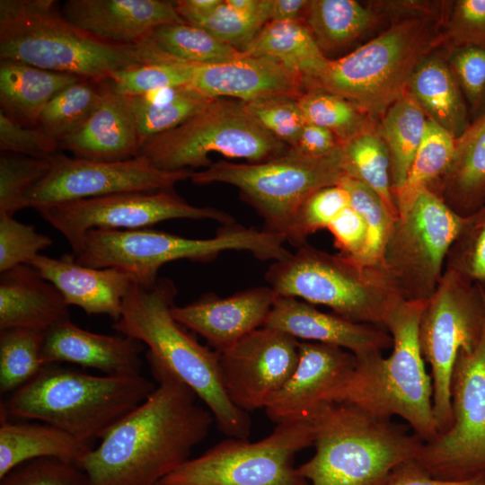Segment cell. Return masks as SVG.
<instances>
[{
	"instance_id": "15",
	"label": "cell",
	"mask_w": 485,
	"mask_h": 485,
	"mask_svg": "<svg viewBox=\"0 0 485 485\" xmlns=\"http://www.w3.org/2000/svg\"><path fill=\"white\" fill-rule=\"evenodd\" d=\"M450 395V428L424 442L414 460L436 479L463 481L485 472V328L477 348L457 356Z\"/></svg>"
},
{
	"instance_id": "11",
	"label": "cell",
	"mask_w": 485,
	"mask_h": 485,
	"mask_svg": "<svg viewBox=\"0 0 485 485\" xmlns=\"http://www.w3.org/2000/svg\"><path fill=\"white\" fill-rule=\"evenodd\" d=\"M288 148L251 116L243 101L216 98L186 122L147 140L139 155L160 170L174 172L208 167L211 153L260 163Z\"/></svg>"
},
{
	"instance_id": "38",
	"label": "cell",
	"mask_w": 485,
	"mask_h": 485,
	"mask_svg": "<svg viewBox=\"0 0 485 485\" xmlns=\"http://www.w3.org/2000/svg\"><path fill=\"white\" fill-rule=\"evenodd\" d=\"M148 40L165 55L194 65L223 63L242 54L206 30L186 22L161 25Z\"/></svg>"
},
{
	"instance_id": "6",
	"label": "cell",
	"mask_w": 485,
	"mask_h": 485,
	"mask_svg": "<svg viewBox=\"0 0 485 485\" xmlns=\"http://www.w3.org/2000/svg\"><path fill=\"white\" fill-rule=\"evenodd\" d=\"M154 388L141 375H95L52 364L1 402L0 412L55 426L89 443L101 439Z\"/></svg>"
},
{
	"instance_id": "20",
	"label": "cell",
	"mask_w": 485,
	"mask_h": 485,
	"mask_svg": "<svg viewBox=\"0 0 485 485\" xmlns=\"http://www.w3.org/2000/svg\"><path fill=\"white\" fill-rule=\"evenodd\" d=\"M277 294L269 286L240 291L227 297L206 294L182 306L172 305V317L222 351L264 326Z\"/></svg>"
},
{
	"instance_id": "57",
	"label": "cell",
	"mask_w": 485,
	"mask_h": 485,
	"mask_svg": "<svg viewBox=\"0 0 485 485\" xmlns=\"http://www.w3.org/2000/svg\"><path fill=\"white\" fill-rule=\"evenodd\" d=\"M308 4L307 0H271L269 22H304Z\"/></svg>"
},
{
	"instance_id": "24",
	"label": "cell",
	"mask_w": 485,
	"mask_h": 485,
	"mask_svg": "<svg viewBox=\"0 0 485 485\" xmlns=\"http://www.w3.org/2000/svg\"><path fill=\"white\" fill-rule=\"evenodd\" d=\"M141 342L124 335H107L84 330L70 319L46 333L41 359L44 366L71 363L93 368L105 375H140Z\"/></svg>"
},
{
	"instance_id": "28",
	"label": "cell",
	"mask_w": 485,
	"mask_h": 485,
	"mask_svg": "<svg viewBox=\"0 0 485 485\" xmlns=\"http://www.w3.org/2000/svg\"><path fill=\"white\" fill-rule=\"evenodd\" d=\"M93 447L43 422H14L0 412V478L36 459H56L79 467Z\"/></svg>"
},
{
	"instance_id": "1",
	"label": "cell",
	"mask_w": 485,
	"mask_h": 485,
	"mask_svg": "<svg viewBox=\"0 0 485 485\" xmlns=\"http://www.w3.org/2000/svg\"><path fill=\"white\" fill-rule=\"evenodd\" d=\"M147 362L157 385L81 461L90 485H158L208 434L214 417L195 392L160 364Z\"/></svg>"
},
{
	"instance_id": "4",
	"label": "cell",
	"mask_w": 485,
	"mask_h": 485,
	"mask_svg": "<svg viewBox=\"0 0 485 485\" xmlns=\"http://www.w3.org/2000/svg\"><path fill=\"white\" fill-rule=\"evenodd\" d=\"M427 301L403 300L392 311L384 324L392 339L390 356L376 351L355 357L354 369L326 402L350 403L384 419L400 417L425 443L438 436L432 377L419 337Z\"/></svg>"
},
{
	"instance_id": "54",
	"label": "cell",
	"mask_w": 485,
	"mask_h": 485,
	"mask_svg": "<svg viewBox=\"0 0 485 485\" xmlns=\"http://www.w3.org/2000/svg\"><path fill=\"white\" fill-rule=\"evenodd\" d=\"M341 254L357 257L366 241V227L361 216L350 205L327 228Z\"/></svg>"
},
{
	"instance_id": "53",
	"label": "cell",
	"mask_w": 485,
	"mask_h": 485,
	"mask_svg": "<svg viewBox=\"0 0 485 485\" xmlns=\"http://www.w3.org/2000/svg\"><path fill=\"white\" fill-rule=\"evenodd\" d=\"M448 64L471 110L477 111L485 103V49H454Z\"/></svg>"
},
{
	"instance_id": "2",
	"label": "cell",
	"mask_w": 485,
	"mask_h": 485,
	"mask_svg": "<svg viewBox=\"0 0 485 485\" xmlns=\"http://www.w3.org/2000/svg\"><path fill=\"white\" fill-rule=\"evenodd\" d=\"M102 82L118 71L173 58L147 39L136 45L102 41L68 21L54 0L0 1V60Z\"/></svg>"
},
{
	"instance_id": "58",
	"label": "cell",
	"mask_w": 485,
	"mask_h": 485,
	"mask_svg": "<svg viewBox=\"0 0 485 485\" xmlns=\"http://www.w3.org/2000/svg\"><path fill=\"white\" fill-rule=\"evenodd\" d=\"M223 0H178L174 1L180 16L186 22L193 17L207 15L216 9Z\"/></svg>"
},
{
	"instance_id": "35",
	"label": "cell",
	"mask_w": 485,
	"mask_h": 485,
	"mask_svg": "<svg viewBox=\"0 0 485 485\" xmlns=\"http://www.w3.org/2000/svg\"><path fill=\"white\" fill-rule=\"evenodd\" d=\"M375 18L371 9L354 0H311L304 22L323 52L350 44Z\"/></svg>"
},
{
	"instance_id": "46",
	"label": "cell",
	"mask_w": 485,
	"mask_h": 485,
	"mask_svg": "<svg viewBox=\"0 0 485 485\" xmlns=\"http://www.w3.org/2000/svg\"><path fill=\"white\" fill-rule=\"evenodd\" d=\"M445 269L485 287V205L469 216L448 251Z\"/></svg>"
},
{
	"instance_id": "50",
	"label": "cell",
	"mask_w": 485,
	"mask_h": 485,
	"mask_svg": "<svg viewBox=\"0 0 485 485\" xmlns=\"http://www.w3.org/2000/svg\"><path fill=\"white\" fill-rule=\"evenodd\" d=\"M0 485H90L76 465L56 459L24 463L0 478Z\"/></svg>"
},
{
	"instance_id": "19",
	"label": "cell",
	"mask_w": 485,
	"mask_h": 485,
	"mask_svg": "<svg viewBox=\"0 0 485 485\" xmlns=\"http://www.w3.org/2000/svg\"><path fill=\"white\" fill-rule=\"evenodd\" d=\"M295 369L265 408L275 423L304 418L326 402L331 393L348 377L356 357L343 348L299 340Z\"/></svg>"
},
{
	"instance_id": "3",
	"label": "cell",
	"mask_w": 485,
	"mask_h": 485,
	"mask_svg": "<svg viewBox=\"0 0 485 485\" xmlns=\"http://www.w3.org/2000/svg\"><path fill=\"white\" fill-rule=\"evenodd\" d=\"M176 295L177 288L168 278H160L151 287L134 282L112 328L145 344L146 359L160 364L190 388L227 437L248 438L251 426L249 413L237 408L226 395L218 352L199 344L172 317Z\"/></svg>"
},
{
	"instance_id": "55",
	"label": "cell",
	"mask_w": 485,
	"mask_h": 485,
	"mask_svg": "<svg viewBox=\"0 0 485 485\" xmlns=\"http://www.w3.org/2000/svg\"><path fill=\"white\" fill-rule=\"evenodd\" d=\"M387 485H485V472L463 481H442L432 477L413 459L397 466Z\"/></svg>"
},
{
	"instance_id": "25",
	"label": "cell",
	"mask_w": 485,
	"mask_h": 485,
	"mask_svg": "<svg viewBox=\"0 0 485 485\" xmlns=\"http://www.w3.org/2000/svg\"><path fill=\"white\" fill-rule=\"evenodd\" d=\"M29 265L53 284L68 306L81 308L87 315L120 317L124 297L135 278L113 268H93L75 260L74 254L51 258L36 256Z\"/></svg>"
},
{
	"instance_id": "17",
	"label": "cell",
	"mask_w": 485,
	"mask_h": 485,
	"mask_svg": "<svg viewBox=\"0 0 485 485\" xmlns=\"http://www.w3.org/2000/svg\"><path fill=\"white\" fill-rule=\"evenodd\" d=\"M49 160L48 172L27 196V207L36 209L88 198L170 189L190 179L194 172L190 169L163 171L143 155L119 162H98L57 153Z\"/></svg>"
},
{
	"instance_id": "30",
	"label": "cell",
	"mask_w": 485,
	"mask_h": 485,
	"mask_svg": "<svg viewBox=\"0 0 485 485\" xmlns=\"http://www.w3.org/2000/svg\"><path fill=\"white\" fill-rule=\"evenodd\" d=\"M82 79L16 60H0L1 111L25 127L36 128L49 101Z\"/></svg>"
},
{
	"instance_id": "51",
	"label": "cell",
	"mask_w": 485,
	"mask_h": 485,
	"mask_svg": "<svg viewBox=\"0 0 485 485\" xmlns=\"http://www.w3.org/2000/svg\"><path fill=\"white\" fill-rule=\"evenodd\" d=\"M445 40L454 49H485V0H458L447 20Z\"/></svg>"
},
{
	"instance_id": "5",
	"label": "cell",
	"mask_w": 485,
	"mask_h": 485,
	"mask_svg": "<svg viewBox=\"0 0 485 485\" xmlns=\"http://www.w3.org/2000/svg\"><path fill=\"white\" fill-rule=\"evenodd\" d=\"M304 418L313 427L315 453L297 469L309 485H387L394 469L424 445L406 423L347 402L321 403Z\"/></svg>"
},
{
	"instance_id": "32",
	"label": "cell",
	"mask_w": 485,
	"mask_h": 485,
	"mask_svg": "<svg viewBox=\"0 0 485 485\" xmlns=\"http://www.w3.org/2000/svg\"><path fill=\"white\" fill-rule=\"evenodd\" d=\"M241 51L278 60L301 75L306 85L328 61L303 21L269 22Z\"/></svg>"
},
{
	"instance_id": "29",
	"label": "cell",
	"mask_w": 485,
	"mask_h": 485,
	"mask_svg": "<svg viewBox=\"0 0 485 485\" xmlns=\"http://www.w3.org/2000/svg\"><path fill=\"white\" fill-rule=\"evenodd\" d=\"M430 190L462 216L485 205V112L456 139L448 171Z\"/></svg>"
},
{
	"instance_id": "12",
	"label": "cell",
	"mask_w": 485,
	"mask_h": 485,
	"mask_svg": "<svg viewBox=\"0 0 485 485\" xmlns=\"http://www.w3.org/2000/svg\"><path fill=\"white\" fill-rule=\"evenodd\" d=\"M313 440L309 419L286 420L255 442L228 437L217 443L190 458L158 485H309L295 458Z\"/></svg>"
},
{
	"instance_id": "37",
	"label": "cell",
	"mask_w": 485,
	"mask_h": 485,
	"mask_svg": "<svg viewBox=\"0 0 485 485\" xmlns=\"http://www.w3.org/2000/svg\"><path fill=\"white\" fill-rule=\"evenodd\" d=\"M346 175L372 189L384 201L392 217L398 219L391 177L388 149L377 132L371 128L340 145Z\"/></svg>"
},
{
	"instance_id": "39",
	"label": "cell",
	"mask_w": 485,
	"mask_h": 485,
	"mask_svg": "<svg viewBox=\"0 0 485 485\" xmlns=\"http://www.w3.org/2000/svg\"><path fill=\"white\" fill-rule=\"evenodd\" d=\"M103 81L82 79L58 93L41 111L36 128L58 143L77 130L103 99Z\"/></svg>"
},
{
	"instance_id": "14",
	"label": "cell",
	"mask_w": 485,
	"mask_h": 485,
	"mask_svg": "<svg viewBox=\"0 0 485 485\" xmlns=\"http://www.w3.org/2000/svg\"><path fill=\"white\" fill-rule=\"evenodd\" d=\"M469 216L423 190L394 222L381 264L406 301L428 300L445 271L448 251Z\"/></svg>"
},
{
	"instance_id": "13",
	"label": "cell",
	"mask_w": 485,
	"mask_h": 485,
	"mask_svg": "<svg viewBox=\"0 0 485 485\" xmlns=\"http://www.w3.org/2000/svg\"><path fill=\"white\" fill-rule=\"evenodd\" d=\"M485 328V287L445 269L422 312L419 337L421 352L430 366L433 409L438 433L453 421L450 384L461 350H474ZM438 434V435H439Z\"/></svg>"
},
{
	"instance_id": "40",
	"label": "cell",
	"mask_w": 485,
	"mask_h": 485,
	"mask_svg": "<svg viewBox=\"0 0 485 485\" xmlns=\"http://www.w3.org/2000/svg\"><path fill=\"white\" fill-rule=\"evenodd\" d=\"M298 103L305 123L329 129L340 145L371 128V116L348 99L322 88H307Z\"/></svg>"
},
{
	"instance_id": "34",
	"label": "cell",
	"mask_w": 485,
	"mask_h": 485,
	"mask_svg": "<svg viewBox=\"0 0 485 485\" xmlns=\"http://www.w3.org/2000/svg\"><path fill=\"white\" fill-rule=\"evenodd\" d=\"M383 115L377 133L388 149L395 194L407 179L423 139L428 118L408 93L396 101Z\"/></svg>"
},
{
	"instance_id": "22",
	"label": "cell",
	"mask_w": 485,
	"mask_h": 485,
	"mask_svg": "<svg viewBox=\"0 0 485 485\" xmlns=\"http://www.w3.org/2000/svg\"><path fill=\"white\" fill-rule=\"evenodd\" d=\"M263 327L301 341L338 347L356 357L392 347V336L382 327L323 313L313 304L291 296L277 295Z\"/></svg>"
},
{
	"instance_id": "9",
	"label": "cell",
	"mask_w": 485,
	"mask_h": 485,
	"mask_svg": "<svg viewBox=\"0 0 485 485\" xmlns=\"http://www.w3.org/2000/svg\"><path fill=\"white\" fill-rule=\"evenodd\" d=\"M278 235L231 224L208 239H191L151 228L92 229L72 252L83 265L113 268L131 275L137 283L151 287L162 266L179 260L207 262L227 251H244L262 260H279L288 251Z\"/></svg>"
},
{
	"instance_id": "27",
	"label": "cell",
	"mask_w": 485,
	"mask_h": 485,
	"mask_svg": "<svg viewBox=\"0 0 485 485\" xmlns=\"http://www.w3.org/2000/svg\"><path fill=\"white\" fill-rule=\"evenodd\" d=\"M0 273V331L25 328L47 332L70 319L61 293L32 266L22 264Z\"/></svg>"
},
{
	"instance_id": "10",
	"label": "cell",
	"mask_w": 485,
	"mask_h": 485,
	"mask_svg": "<svg viewBox=\"0 0 485 485\" xmlns=\"http://www.w3.org/2000/svg\"><path fill=\"white\" fill-rule=\"evenodd\" d=\"M340 148L325 156L304 155L293 148L260 163L218 161L194 172L197 185L225 183L238 189L242 199L263 220V230L287 237L302 204L320 189L345 177Z\"/></svg>"
},
{
	"instance_id": "56",
	"label": "cell",
	"mask_w": 485,
	"mask_h": 485,
	"mask_svg": "<svg viewBox=\"0 0 485 485\" xmlns=\"http://www.w3.org/2000/svg\"><path fill=\"white\" fill-rule=\"evenodd\" d=\"M290 148L304 155L321 157L338 151L340 144L329 129L305 123L295 146Z\"/></svg>"
},
{
	"instance_id": "45",
	"label": "cell",
	"mask_w": 485,
	"mask_h": 485,
	"mask_svg": "<svg viewBox=\"0 0 485 485\" xmlns=\"http://www.w3.org/2000/svg\"><path fill=\"white\" fill-rule=\"evenodd\" d=\"M348 206V195L340 184L318 190L299 207L287 242L296 247L305 244L311 234L327 229Z\"/></svg>"
},
{
	"instance_id": "41",
	"label": "cell",
	"mask_w": 485,
	"mask_h": 485,
	"mask_svg": "<svg viewBox=\"0 0 485 485\" xmlns=\"http://www.w3.org/2000/svg\"><path fill=\"white\" fill-rule=\"evenodd\" d=\"M46 331L15 328L0 331V392H15L45 366L41 351Z\"/></svg>"
},
{
	"instance_id": "52",
	"label": "cell",
	"mask_w": 485,
	"mask_h": 485,
	"mask_svg": "<svg viewBox=\"0 0 485 485\" xmlns=\"http://www.w3.org/2000/svg\"><path fill=\"white\" fill-rule=\"evenodd\" d=\"M59 143L38 128L25 127L0 110V150L35 158L49 159Z\"/></svg>"
},
{
	"instance_id": "18",
	"label": "cell",
	"mask_w": 485,
	"mask_h": 485,
	"mask_svg": "<svg viewBox=\"0 0 485 485\" xmlns=\"http://www.w3.org/2000/svg\"><path fill=\"white\" fill-rule=\"evenodd\" d=\"M299 340L261 327L217 351L222 384L229 400L249 412L264 409L294 373Z\"/></svg>"
},
{
	"instance_id": "36",
	"label": "cell",
	"mask_w": 485,
	"mask_h": 485,
	"mask_svg": "<svg viewBox=\"0 0 485 485\" xmlns=\"http://www.w3.org/2000/svg\"><path fill=\"white\" fill-rule=\"evenodd\" d=\"M456 139L432 120L410 165L407 179L394 196L399 217L411 207L417 197L431 190L448 171L455 153Z\"/></svg>"
},
{
	"instance_id": "21",
	"label": "cell",
	"mask_w": 485,
	"mask_h": 485,
	"mask_svg": "<svg viewBox=\"0 0 485 485\" xmlns=\"http://www.w3.org/2000/svg\"><path fill=\"white\" fill-rule=\"evenodd\" d=\"M209 98L251 101L273 96H301L305 79L278 60L266 56L242 54L218 64L196 65L188 85Z\"/></svg>"
},
{
	"instance_id": "43",
	"label": "cell",
	"mask_w": 485,
	"mask_h": 485,
	"mask_svg": "<svg viewBox=\"0 0 485 485\" xmlns=\"http://www.w3.org/2000/svg\"><path fill=\"white\" fill-rule=\"evenodd\" d=\"M49 168V159L1 152L0 215L13 216L17 211L27 207V196Z\"/></svg>"
},
{
	"instance_id": "33",
	"label": "cell",
	"mask_w": 485,
	"mask_h": 485,
	"mask_svg": "<svg viewBox=\"0 0 485 485\" xmlns=\"http://www.w3.org/2000/svg\"><path fill=\"white\" fill-rule=\"evenodd\" d=\"M128 99L142 146L147 140L177 128L198 114L216 98L205 96L189 86H181Z\"/></svg>"
},
{
	"instance_id": "47",
	"label": "cell",
	"mask_w": 485,
	"mask_h": 485,
	"mask_svg": "<svg viewBox=\"0 0 485 485\" xmlns=\"http://www.w3.org/2000/svg\"><path fill=\"white\" fill-rule=\"evenodd\" d=\"M300 96H273L243 101L251 116L288 147H294L305 125L298 103Z\"/></svg>"
},
{
	"instance_id": "8",
	"label": "cell",
	"mask_w": 485,
	"mask_h": 485,
	"mask_svg": "<svg viewBox=\"0 0 485 485\" xmlns=\"http://www.w3.org/2000/svg\"><path fill=\"white\" fill-rule=\"evenodd\" d=\"M265 279L278 295L322 304L347 320L384 329L392 311L404 300L381 263H364L306 243L274 261Z\"/></svg>"
},
{
	"instance_id": "26",
	"label": "cell",
	"mask_w": 485,
	"mask_h": 485,
	"mask_svg": "<svg viewBox=\"0 0 485 485\" xmlns=\"http://www.w3.org/2000/svg\"><path fill=\"white\" fill-rule=\"evenodd\" d=\"M103 99L90 118L75 132L59 142V149L74 157L119 162L140 154L137 124L128 96L114 91L103 81Z\"/></svg>"
},
{
	"instance_id": "42",
	"label": "cell",
	"mask_w": 485,
	"mask_h": 485,
	"mask_svg": "<svg viewBox=\"0 0 485 485\" xmlns=\"http://www.w3.org/2000/svg\"><path fill=\"white\" fill-rule=\"evenodd\" d=\"M347 191L349 205L363 218L366 241L363 251L354 257L367 264H379L392 225V216L381 198L368 186L348 176L339 183Z\"/></svg>"
},
{
	"instance_id": "31",
	"label": "cell",
	"mask_w": 485,
	"mask_h": 485,
	"mask_svg": "<svg viewBox=\"0 0 485 485\" xmlns=\"http://www.w3.org/2000/svg\"><path fill=\"white\" fill-rule=\"evenodd\" d=\"M407 93L427 118L455 139L470 126L466 101L447 61L429 55L415 70Z\"/></svg>"
},
{
	"instance_id": "48",
	"label": "cell",
	"mask_w": 485,
	"mask_h": 485,
	"mask_svg": "<svg viewBox=\"0 0 485 485\" xmlns=\"http://www.w3.org/2000/svg\"><path fill=\"white\" fill-rule=\"evenodd\" d=\"M52 243L50 237L37 232L33 225L0 215V272L29 264Z\"/></svg>"
},
{
	"instance_id": "7",
	"label": "cell",
	"mask_w": 485,
	"mask_h": 485,
	"mask_svg": "<svg viewBox=\"0 0 485 485\" xmlns=\"http://www.w3.org/2000/svg\"><path fill=\"white\" fill-rule=\"evenodd\" d=\"M443 36L430 15L400 19L349 54L328 59L307 88L339 94L369 116L384 114L407 94L415 70Z\"/></svg>"
},
{
	"instance_id": "23",
	"label": "cell",
	"mask_w": 485,
	"mask_h": 485,
	"mask_svg": "<svg viewBox=\"0 0 485 485\" xmlns=\"http://www.w3.org/2000/svg\"><path fill=\"white\" fill-rule=\"evenodd\" d=\"M60 9L78 28L118 45L139 44L161 25L185 22L174 1L68 0Z\"/></svg>"
},
{
	"instance_id": "16",
	"label": "cell",
	"mask_w": 485,
	"mask_h": 485,
	"mask_svg": "<svg viewBox=\"0 0 485 485\" xmlns=\"http://www.w3.org/2000/svg\"><path fill=\"white\" fill-rule=\"evenodd\" d=\"M36 210L64 235L73 252L92 229L136 230L172 219H209L225 225L235 223L226 212L188 203L173 188L88 198Z\"/></svg>"
},
{
	"instance_id": "44",
	"label": "cell",
	"mask_w": 485,
	"mask_h": 485,
	"mask_svg": "<svg viewBox=\"0 0 485 485\" xmlns=\"http://www.w3.org/2000/svg\"><path fill=\"white\" fill-rule=\"evenodd\" d=\"M196 65L180 60L152 63L115 72L110 85L119 94L139 96L165 88L188 86Z\"/></svg>"
},
{
	"instance_id": "49",
	"label": "cell",
	"mask_w": 485,
	"mask_h": 485,
	"mask_svg": "<svg viewBox=\"0 0 485 485\" xmlns=\"http://www.w3.org/2000/svg\"><path fill=\"white\" fill-rule=\"evenodd\" d=\"M186 22L200 27L221 41L239 49L248 45L268 23L258 16L234 11L223 0L211 13L188 19Z\"/></svg>"
}]
</instances>
